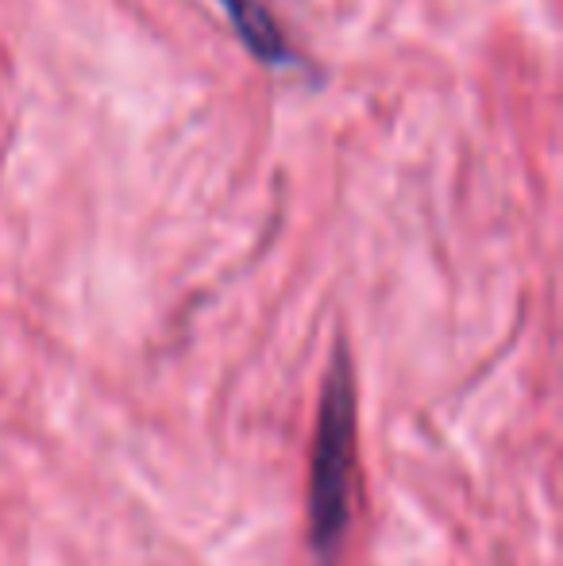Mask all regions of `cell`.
<instances>
[{
    "label": "cell",
    "mask_w": 563,
    "mask_h": 566,
    "mask_svg": "<svg viewBox=\"0 0 563 566\" xmlns=\"http://www.w3.org/2000/svg\"><path fill=\"white\" fill-rule=\"evenodd\" d=\"M355 462V378L347 347L340 343L324 378L316 409L313 454H309V547L329 563L347 532V493Z\"/></svg>",
    "instance_id": "1"
},
{
    "label": "cell",
    "mask_w": 563,
    "mask_h": 566,
    "mask_svg": "<svg viewBox=\"0 0 563 566\" xmlns=\"http://www.w3.org/2000/svg\"><path fill=\"white\" fill-rule=\"evenodd\" d=\"M220 4H225L228 20H232L236 35L243 39V46L259 62H267V66H290L293 62L290 43H285L282 28L271 20V12L259 0H220Z\"/></svg>",
    "instance_id": "2"
}]
</instances>
